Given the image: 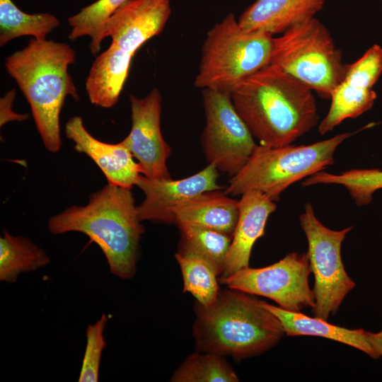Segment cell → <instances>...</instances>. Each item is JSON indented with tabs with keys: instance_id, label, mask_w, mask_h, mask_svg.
<instances>
[{
	"instance_id": "9",
	"label": "cell",
	"mask_w": 382,
	"mask_h": 382,
	"mask_svg": "<svg viewBox=\"0 0 382 382\" xmlns=\"http://www.w3.org/2000/svg\"><path fill=\"white\" fill-rule=\"evenodd\" d=\"M206 124L202 136L209 163L231 177L238 173L257 144L236 110L231 93L215 89L202 91Z\"/></svg>"
},
{
	"instance_id": "28",
	"label": "cell",
	"mask_w": 382,
	"mask_h": 382,
	"mask_svg": "<svg viewBox=\"0 0 382 382\" xmlns=\"http://www.w3.org/2000/svg\"><path fill=\"white\" fill-rule=\"evenodd\" d=\"M107 322L108 316L103 313L95 323L87 326L86 344L79 382H96L99 379L102 353L106 347L104 330Z\"/></svg>"
},
{
	"instance_id": "20",
	"label": "cell",
	"mask_w": 382,
	"mask_h": 382,
	"mask_svg": "<svg viewBox=\"0 0 382 382\" xmlns=\"http://www.w3.org/2000/svg\"><path fill=\"white\" fill-rule=\"evenodd\" d=\"M265 306L277 317L285 334L289 336L322 337L358 349L373 359L380 358L369 343L366 331L362 328L352 330L340 327L322 318L289 311L265 301Z\"/></svg>"
},
{
	"instance_id": "16",
	"label": "cell",
	"mask_w": 382,
	"mask_h": 382,
	"mask_svg": "<svg viewBox=\"0 0 382 382\" xmlns=\"http://www.w3.org/2000/svg\"><path fill=\"white\" fill-rule=\"evenodd\" d=\"M238 205V219L220 277H228L249 267L254 243L264 235L267 219L277 208L275 202L256 190L241 195Z\"/></svg>"
},
{
	"instance_id": "27",
	"label": "cell",
	"mask_w": 382,
	"mask_h": 382,
	"mask_svg": "<svg viewBox=\"0 0 382 382\" xmlns=\"http://www.w3.org/2000/svg\"><path fill=\"white\" fill-rule=\"evenodd\" d=\"M127 1L98 0L81 8L80 12L68 19V23L71 27L69 38L76 40L83 36H89L91 38L90 46H92L96 42L103 23Z\"/></svg>"
},
{
	"instance_id": "6",
	"label": "cell",
	"mask_w": 382,
	"mask_h": 382,
	"mask_svg": "<svg viewBox=\"0 0 382 382\" xmlns=\"http://www.w3.org/2000/svg\"><path fill=\"white\" fill-rule=\"evenodd\" d=\"M353 134L342 133L309 145H257L224 192L236 196L256 190L277 202L291 185L332 165L337 146Z\"/></svg>"
},
{
	"instance_id": "18",
	"label": "cell",
	"mask_w": 382,
	"mask_h": 382,
	"mask_svg": "<svg viewBox=\"0 0 382 382\" xmlns=\"http://www.w3.org/2000/svg\"><path fill=\"white\" fill-rule=\"evenodd\" d=\"M238 200L219 190L204 192L172 209L173 223L186 224L233 236L238 219Z\"/></svg>"
},
{
	"instance_id": "7",
	"label": "cell",
	"mask_w": 382,
	"mask_h": 382,
	"mask_svg": "<svg viewBox=\"0 0 382 382\" xmlns=\"http://www.w3.org/2000/svg\"><path fill=\"white\" fill-rule=\"evenodd\" d=\"M270 64L279 66L325 98H330L347 68L329 31L314 17L274 37Z\"/></svg>"
},
{
	"instance_id": "21",
	"label": "cell",
	"mask_w": 382,
	"mask_h": 382,
	"mask_svg": "<svg viewBox=\"0 0 382 382\" xmlns=\"http://www.w3.org/2000/svg\"><path fill=\"white\" fill-rule=\"evenodd\" d=\"M45 251L26 237L15 236L4 231L0 237V281L15 283L23 273L47 265Z\"/></svg>"
},
{
	"instance_id": "13",
	"label": "cell",
	"mask_w": 382,
	"mask_h": 382,
	"mask_svg": "<svg viewBox=\"0 0 382 382\" xmlns=\"http://www.w3.org/2000/svg\"><path fill=\"white\" fill-rule=\"evenodd\" d=\"M170 13V0H127L103 23L90 50L93 54L98 53L103 40L110 36L112 42L134 54L162 32Z\"/></svg>"
},
{
	"instance_id": "24",
	"label": "cell",
	"mask_w": 382,
	"mask_h": 382,
	"mask_svg": "<svg viewBox=\"0 0 382 382\" xmlns=\"http://www.w3.org/2000/svg\"><path fill=\"white\" fill-rule=\"evenodd\" d=\"M316 184L343 185L355 204L361 207L369 204L373 199L374 193L382 188V170L353 168L339 174L321 170L306 178L301 183L303 187Z\"/></svg>"
},
{
	"instance_id": "29",
	"label": "cell",
	"mask_w": 382,
	"mask_h": 382,
	"mask_svg": "<svg viewBox=\"0 0 382 382\" xmlns=\"http://www.w3.org/2000/svg\"><path fill=\"white\" fill-rule=\"evenodd\" d=\"M16 96V89H11L0 100L1 127L9 121H23L28 115L18 114L12 110V105Z\"/></svg>"
},
{
	"instance_id": "3",
	"label": "cell",
	"mask_w": 382,
	"mask_h": 382,
	"mask_svg": "<svg viewBox=\"0 0 382 382\" xmlns=\"http://www.w3.org/2000/svg\"><path fill=\"white\" fill-rule=\"evenodd\" d=\"M192 333L196 351L241 360L260 355L285 334L277 317L253 294L219 289L213 303L195 305Z\"/></svg>"
},
{
	"instance_id": "25",
	"label": "cell",
	"mask_w": 382,
	"mask_h": 382,
	"mask_svg": "<svg viewBox=\"0 0 382 382\" xmlns=\"http://www.w3.org/2000/svg\"><path fill=\"white\" fill-rule=\"evenodd\" d=\"M170 381L237 382L239 378L224 356L196 351L175 371Z\"/></svg>"
},
{
	"instance_id": "14",
	"label": "cell",
	"mask_w": 382,
	"mask_h": 382,
	"mask_svg": "<svg viewBox=\"0 0 382 382\" xmlns=\"http://www.w3.org/2000/svg\"><path fill=\"white\" fill-rule=\"evenodd\" d=\"M219 170L209 163L197 173L180 180L153 179L139 176L137 186L144 194L137 206L141 221L173 223L171 212L177 205L204 192L220 190Z\"/></svg>"
},
{
	"instance_id": "19",
	"label": "cell",
	"mask_w": 382,
	"mask_h": 382,
	"mask_svg": "<svg viewBox=\"0 0 382 382\" xmlns=\"http://www.w3.org/2000/svg\"><path fill=\"white\" fill-rule=\"evenodd\" d=\"M134 55L111 42L97 57L86 81V91L92 104L110 108L117 103Z\"/></svg>"
},
{
	"instance_id": "26",
	"label": "cell",
	"mask_w": 382,
	"mask_h": 382,
	"mask_svg": "<svg viewBox=\"0 0 382 382\" xmlns=\"http://www.w3.org/2000/svg\"><path fill=\"white\" fill-rule=\"evenodd\" d=\"M175 257L183 275V291L190 293L202 306L213 303L219 291V275L214 267L196 256L177 253Z\"/></svg>"
},
{
	"instance_id": "5",
	"label": "cell",
	"mask_w": 382,
	"mask_h": 382,
	"mask_svg": "<svg viewBox=\"0 0 382 382\" xmlns=\"http://www.w3.org/2000/svg\"><path fill=\"white\" fill-rule=\"evenodd\" d=\"M274 37L267 33L244 30L228 13L207 34L195 86L231 93L270 64Z\"/></svg>"
},
{
	"instance_id": "15",
	"label": "cell",
	"mask_w": 382,
	"mask_h": 382,
	"mask_svg": "<svg viewBox=\"0 0 382 382\" xmlns=\"http://www.w3.org/2000/svg\"><path fill=\"white\" fill-rule=\"evenodd\" d=\"M65 134L74 142L76 151L87 155L98 166L108 184L129 188L137 185L141 175L139 165L122 141L108 144L96 139L79 116L68 120Z\"/></svg>"
},
{
	"instance_id": "11",
	"label": "cell",
	"mask_w": 382,
	"mask_h": 382,
	"mask_svg": "<svg viewBox=\"0 0 382 382\" xmlns=\"http://www.w3.org/2000/svg\"><path fill=\"white\" fill-rule=\"evenodd\" d=\"M132 127L122 141L139 165L141 175L171 178L166 163L171 149L161 130V94L154 88L144 98L129 96Z\"/></svg>"
},
{
	"instance_id": "2",
	"label": "cell",
	"mask_w": 382,
	"mask_h": 382,
	"mask_svg": "<svg viewBox=\"0 0 382 382\" xmlns=\"http://www.w3.org/2000/svg\"><path fill=\"white\" fill-rule=\"evenodd\" d=\"M131 189L108 183L90 196L86 205L71 206L51 217L50 232L86 235L103 251L112 274L132 278L144 228Z\"/></svg>"
},
{
	"instance_id": "22",
	"label": "cell",
	"mask_w": 382,
	"mask_h": 382,
	"mask_svg": "<svg viewBox=\"0 0 382 382\" xmlns=\"http://www.w3.org/2000/svg\"><path fill=\"white\" fill-rule=\"evenodd\" d=\"M180 239L178 253L207 261L218 275L223 272L232 236L208 228L178 225Z\"/></svg>"
},
{
	"instance_id": "17",
	"label": "cell",
	"mask_w": 382,
	"mask_h": 382,
	"mask_svg": "<svg viewBox=\"0 0 382 382\" xmlns=\"http://www.w3.org/2000/svg\"><path fill=\"white\" fill-rule=\"evenodd\" d=\"M325 2V0H257L238 21L245 30L274 35L313 18Z\"/></svg>"
},
{
	"instance_id": "23",
	"label": "cell",
	"mask_w": 382,
	"mask_h": 382,
	"mask_svg": "<svg viewBox=\"0 0 382 382\" xmlns=\"http://www.w3.org/2000/svg\"><path fill=\"white\" fill-rule=\"evenodd\" d=\"M58 18L49 13L28 14L18 8L12 0H0V45L13 39L32 36L45 40L58 27Z\"/></svg>"
},
{
	"instance_id": "10",
	"label": "cell",
	"mask_w": 382,
	"mask_h": 382,
	"mask_svg": "<svg viewBox=\"0 0 382 382\" xmlns=\"http://www.w3.org/2000/svg\"><path fill=\"white\" fill-rule=\"evenodd\" d=\"M311 273L307 253L292 252L272 265L247 267L219 277V282L228 288L270 299L285 310L300 312L315 305L313 291L308 284Z\"/></svg>"
},
{
	"instance_id": "12",
	"label": "cell",
	"mask_w": 382,
	"mask_h": 382,
	"mask_svg": "<svg viewBox=\"0 0 382 382\" xmlns=\"http://www.w3.org/2000/svg\"><path fill=\"white\" fill-rule=\"evenodd\" d=\"M382 73V47L374 45L355 62L347 64L345 76L332 91L330 107L318 127L321 135L348 118L370 110L376 98L373 87Z\"/></svg>"
},
{
	"instance_id": "30",
	"label": "cell",
	"mask_w": 382,
	"mask_h": 382,
	"mask_svg": "<svg viewBox=\"0 0 382 382\" xmlns=\"http://www.w3.org/2000/svg\"><path fill=\"white\" fill-rule=\"evenodd\" d=\"M366 337L378 357H382V330L378 332L366 331Z\"/></svg>"
},
{
	"instance_id": "4",
	"label": "cell",
	"mask_w": 382,
	"mask_h": 382,
	"mask_svg": "<svg viewBox=\"0 0 382 382\" xmlns=\"http://www.w3.org/2000/svg\"><path fill=\"white\" fill-rule=\"evenodd\" d=\"M75 52L64 42L32 38L5 60L7 72L28 100L45 147L57 152L62 146L59 116L66 98L79 100L68 67Z\"/></svg>"
},
{
	"instance_id": "8",
	"label": "cell",
	"mask_w": 382,
	"mask_h": 382,
	"mask_svg": "<svg viewBox=\"0 0 382 382\" xmlns=\"http://www.w3.org/2000/svg\"><path fill=\"white\" fill-rule=\"evenodd\" d=\"M300 225L308 241L311 273L314 275V316L328 320L335 315L347 294L355 286L342 262L341 246L349 226L340 231L324 226L316 216L312 204L307 202L299 216Z\"/></svg>"
},
{
	"instance_id": "1",
	"label": "cell",
	"mask_w": 382,
	"mask_h": 382,
	"mask_svg": "<svg viewBox=\"0 0 382 382\" xmlns=\"http://www.w3.org/2000/svg\"><path fill=\"white\" fill-rule=\"evenodd\" d=\"M312 89L279 66L270 64L231 93L233 105L260 145H289L319 120Z\"/></svg>"
}]
</instances>
